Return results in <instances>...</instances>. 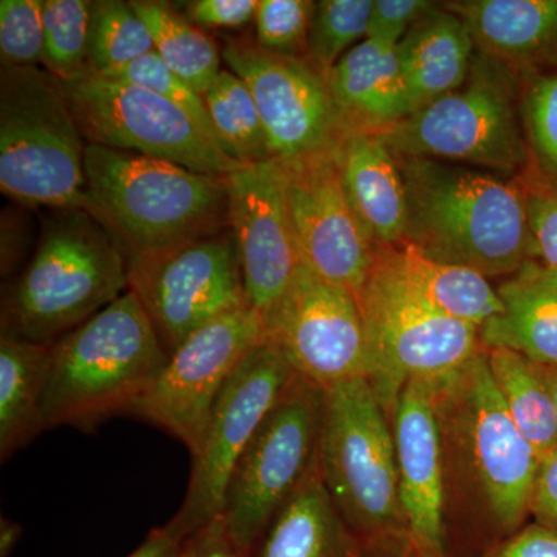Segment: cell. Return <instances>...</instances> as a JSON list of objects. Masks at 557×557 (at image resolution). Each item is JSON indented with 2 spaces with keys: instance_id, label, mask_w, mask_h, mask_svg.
Instances as JSON below:
<instances>
[{
  "instance_id": "cell-35",
  "label": "cell",
  "mask_w": 557,
  "mask_h": 557,
  "mask_svg": "<svg viewBox=\"0 0 557 557\" xmlns=\"http://www.w3.org/2000/svg\"><path fill=\"white\" fill-rule=\"evenodd\" d=\"M108 78L124 81V83L135 84L160 95L161 98L177 106L183 112L188 113L190 119L207 132L209 137L218 143L214 127L209 119L207 102L203 95L194 89L185 79L180 78L177 73L172 72L157 51L131 62L126 67L109 73ZM220 146V145H219Z\"/></svg>"
},
{
  "instance_id": "cell-28",
  "label": "cell",
  "mask_w": 557,
  "mask_h": 557,
  "mask_svg": "<svg viewBox=\"0 0 557 557\" xmlns=\"http://www.w3.org/2000/svg\"><path fill=\"white\" fill-rule=\"evenodd\" d=\"M485 350L494 383L523 437L539 457L556 448L555 399L542 369L507 348L485 347Z\"/></svg>"
},
{
  "instance_id": "cell-38",
  "label": "cell",
  "mask_w": 557,
  "mask_h": 557,
  "mask_svg": "<svg viewBox=\"0 0 557 557\" xmlns=\"http://www.w3.org/2000/svg\"><path fill=\"white\" fill-rule=\"evenodd\" d=\"M519 180L539 262L557 270V188L531 168Z\"/></svg>"
},
{
  "instance_id": "cell-31",
  "label": "cell",
  "mask_w": 557,
  "mask_h": 557,
  "mask_svg": "<svg viewBox=\"0 0 557 557\" xmlns=\"http://www.w3.org/2000/svg\"><path fill=\"white\" fill-rule=\"evenodd\" d=\"M148 25L131 2L94 0L89 30V69L109 75L131 62L153 53Z\"/></svg>"
},
{
  "instance_id": "cell-21",
  "label": "cell",
  "mask_w": 557,
  "mask_h": 557,
  "mask_svg": "<svg viewBox=\"0 0 557 557\" xmlns=\"http://www.w3.org/2000/svg\"><path fill=\"white\" fill-rule=\"evenodd\" d=\"M336 160L348 200L376 244H405L408 193L397 157L386 141L373 132H351Z\"/></svg>"
},
{
  "instance_id": "cell-25",
  "label": "cell",
  "mask_w": 557,
  "mask_h": 557,
  "mask_svg": "<svg viewBox=\"0 0 557 557\" xmlns=\"http://www.w3.org/2000/svg\"><path fill=\"white\" fill-rule=\"evenodd\" d=\"M358 542L322 482L317 463L274 516L256 557H351Z\"/></svg>"
},
{
  "instance_id": "cell-32",
  "label": "cell",
  "mask_w": 557,
  "mask_h": 557,
  "mask_svg": "<svg viewBox=\"0 0 557 557\" xmlns=\"http://www.w3.org/2000/svg\"><path fill=\"white\" fill-rule=\"evenodd\" d=\"M90 0H42V69L61 81L89 72Z\"/></svg>"
},
{
  "instance_id": "cell-43",
  "label": "cell",
  "mask_w": 557,
  "mask_h": 557,
  "mask_svg": "<svg viewBox=\"0 0 557 557\" xmlns=\"http://www.w3.org/2000/svg\"><path fill=\"white\" fill-rule=\"evenodd\" d=\"M482 557H557V533L533 523Z\"/></svg>"
},
{
  "instance_id": "cell-6",
  "label": "cell",
  "mask_w": 557,
  "mask_h": 557,
  "mask_svg": "<svg viewBox=\"0 0 557 557\" xmlns=\"http://www.w3.org/2000/svg\"><path fill=\"white\" fill-rule=\"evenodd\" d=\"M318 467L359 547L413 556L391 416L368 379L324 391Z\"/></svg>"
},
{
  "instance_id": "cell-16",
  "label": "cell",
  "mask_w": 557,
  "mask_h": 557,
  "mask_svg": "<svg viewBox=\"0 0 557 557\" xmlns=\"http://www.w3.org/2000/svg\"><path fill=\"white\" fill-rule=\"evenodd\" d=\"M265 325L293 370L322 391L368 379V336L357 296L302 263Z\"/></svg>"
},
{
  "instance_id": "cell-37",
  "label": "cell",
  "mask_w": 557,
  "mask_h": 557,
  "mask_svg": "<svg viewBox=\"0 0 557 557\" xmlns=\"http://www.w3.org/2000/svg\"><path fill=\"white\" fill-rule=\"evenodd\" d=\"M42 0L0 2V61L13 67L42 64Z\"/></svg>"
},
{
  "instance_id": "cell-19",
  "label": "cell",
  "mask_w": 557,
  "mask_h": 557,
  "mask_svg": "<svg viewBox=\"0 0 557 557\" xmlns=\"http://www.w3.org/2000/svg\"><path fill=\"white\" fill-rule=\"evenodd\" d=\"M399 498L416 557H448L446 467L432 384L410 381L392 410Z\"/></svg>"
},
{
  "instance_id": "cell-33",
  "label": "cell",
  "mask_w": 557,
  "mask_h": 557,
  "mask_svg": "<svg viewBox=\"0 0 557 557\" xmlns=\"http://www.w3.org/2000/svg\"><path fill=\"white\" fill-rule=\"evenodd\" d=\"M520 79V119L531 170L557 188V69Z\"/></svg>"
},
{
  "instance_id": "cell-40",
  "label": "cell",
  "mask_w": 557,
  "mask_h": 557,
  "mask_svg": "<svg viewBox=\"0 0 557 557\" xmlns=\"http://www.w3.org/2000/svg\"><path fill=\"white\" fill-rule=\"evenodd\" d=\"M183 5L186 17L203 30H236L255 21L259 0H194Z\"/></svg>"
},
{
  "instance_id": "cell-26",
  "label": "cell",
  "mask_w": 557,
  "mask_h": 557,
  "mask_svg": "<svg viewBox=\"0 0 557 557\" xmlns=\"http://www.w3.org/2000/svg\"><path fill=\"white\" fill-rule=\"evenodd\" d=\"M51 346L0 338V458L5 461L42 432Z\"/></svg>"
},
{
  "instance_id": "cell-36",
  "label": "cell",
  "mask_w": 557,
  "mask_h": 557,
  "mask_svg": "<svg viewBox=\"0 0 557 557\" xmlns=\"http://www.w3.org/2000/svg\"><path fill=\"white\" fill-rule=\"evenodd\" d=\"M314 10L313 0H259L256 42L271 53L306 58Z\"/></svg>"
},
{
  "instance_id": "cell-44",
  "label": "cell",
  "mask_w": 557,
  "mask_h": 557,
  "mask_svg": "<svg viewBox=\"0 0 557 557\" xmlns=\"http://www.w3.org/2000/svg\"><path fill=\"white\" fill-rule=\"evenodd\" d=\"M180 544L166 525L153 528L143 544L127 557H177Z\"/></svg>"
},
{
  "instance_id": "cell-41",
  "label": "cell",
  "mask_w": 557,
  "mask_h": 557,
  "mask_svg": "<svg viewBox=\"0 0 557 557\" xmlns=\"http://www.w3.org/2000/svg\"><path fill=\"white\" fill-rule=\"evenodd\" d=\"M177 557H256V552L242 544L219 515L183 539Z\"/></svg>"
},
{
  "instance_id": "cell-22",
  "label": "cell",
  "mask_w": 557,
  "mask_h": 557,
  "mask_svg": "<svg viewBox=\"0 0 557 557\" xmlns=\"http://www.w3.org/2000/svg\"><path fill=\"white\" fill-rule=\"evenodd\" d=\"M330 90L351 132H381L412 113L398 47L364 39L327 76Z\"/></svg>"
},
{
  "instance_id": "cell-47",
  "label": "cell",
  "mask_w": 557,
  "mask_h": 557,
  "mask_svg": "<svg viewBox=\"0 0 557 557\" xmlns=\"http://www.w3.org/2000/svg\"><path fill=\"white\" fill-rule=\"evenodd\" d=\"M351 557H403L397 555H391V553H384V552H375V549H369L364 547L357 548V552L354 553V556Z\"/></svg>"
},
{
  "instance_id": "cell-12",
  "label": "cell",
  "mask_w": 557,
  "mask_h": 557,
  "mask_svg": "<svg viewBox=\"0 0 557 557\" xmlns=\"http://www.w3.org/2000/svg\"><path fill=\"white\" fill-rule=\"evenodd\" d=\"M127 285L168 355L203 325L248 306L230 228L127 259Z\"/></svg>"
},
{
  "instance_id": "cell-7",
  "label": "cell",
  "mask_w": 557,
  "mask_h": 557,
  "mask_svg": "<svg viewBox=\"0 0 557 557\" xmlns=\"http://www.w3.org/2000/svg\"><path fill=\"white\" fill-rule=\"evenodd\" d=\"M87 143L64 83L46 69H0V189L27 207L84 209Z\"/></svg>"
},
{
  "instance_id": "cell-4",
  "label": "cell",
  "mask_w": 557,
  "mask_h": 557,
  "mask_svg": "<svg viewBox=\"0 0 557 557\" xmlns=\"http://www.w3.org/2000/svg\"><path fill=\"white\" fill-rule=\"evenodd\" d=\"M129 289L127 260L84 209H51L38 248L3 293L2 338L53 346Z\"/></svg>"
},
{
  "instance_id": "cell-34",
  "label": "cell",
  "mask_w": 557,
  "mask_h": 557,
  "mask_svg": "<svg viewBox=\"0 0 557 557\" xmlns=\"http://www.w3.org/2000/svg\"><path fill=\"white\" fill-rule=\"evenodd\" d=\"M373 0H319L311 20L306 58L329 76L355 46L368 38Z\"/></svg>"
},
{
  "instance_id": "cell-45",
  "label": "cell",
  "mask_w": 557,
  "mask_h": 557,
  "mask_svg": "<svg viewBox=\"0 0 557 557\" xmlns=\"http://www.w3.org/2000/svg\"><path fill=\"white\" fill-rule=\"evenodd\" d=\"M24 528L5 516L0 518V557H9L20 544Z\"/></svg>"
},
{
  "instance_id": "cell-17",
  "label": "cell",
  "mask_w": 557,
  "mask_h": 557,
  "mask_svg": "<svg viewBox=\"0 0 557 557\" xmlns=\"http://www.w3.org/2000/svg\"><path fill=\"white\" fill-rule=\"evenodd\" d=\"M336 153L276 163L300 263L358 298L380 245L348 200Z\"/></svg>"
},
{
  "instance_id": "cell-15",
  "label": "cell",
  "mask_w": 557,
  "mask_h": 557,
  "mask_svg": "<svg viewBox=\"0 0 557 557\" xmlns=\"http://www.w3.org/2000/svg\"><path fill=\"white\" fill-rule=\"evenodd\" d=\"M296 372L270 339L233 373L212 409L199 454L193 458L188 493L168 530L183 541L222 512L237 461Z\"/></svg>"
},
{
  "instance_id": "cell-46",
  "label": "cell",
  "mask_w": 557,
  "mask_h": 557,
  "mask_svg": "<svg viewBox=\"0 0 557 557\" xmlns=\"http://www.w3.org/2000/svg\"><path fill=\"white\" fill-rule=\"evenodd\" d=\"M544 373L545 381H547L549 392H552L553 399H555L556 412H557V369H545L541 368Z\"/></svg>"
},
{
  "instance_id": "cell-13",
  "label": "cell",
  "mask_w": 557,
  "mask_h": 557,
  "mask_svg": "<svg viewBox=\"0 0 557 557\" xmlns=\"http://www.w3.org/2000/svg\"><path fill=\"white\" fill-rule=\"evenodd\" d=\"M269 339L265 321L252 307L223 314L175 348L131 416L180 440L196 457L209 418L233 373Z\"/></svg>"
},
{
  "instance_id": "cell-9",
  "label": "cell",
  "mask_w": 557,
  "mask_h": 557,
  "mask_svg": "<svg viewBox=\"0 0 557 557\" xmlns=\"http://www.w3.org/2000/svg\"><path fill=\"white\" fill-rule=\"evenodd\" d=\"M358 300L368 336V380L388 416L410 381L443 379L482 348L479 330L435 309L383 245Z\"/></svg>"
},
{
  "instance_id": "cell-1",
  "label": "cell",
  "mask_w": 557,
  "mask_h": 557,
  "mask_svg": "<svg viewBox=\"0 0 557 557\" xmlns=\"http://www.w3.org/2000/svg\"><path fill=\"white\" fill-rule=\"evenodd\" d=\"M395 157L408 193V228L401 245L487 278L511 276L539 260L519 177L448 161Z\"/></svg>"
},
{
  "instance_id": "cell-3",
  "label": "cell",
  "mask_w": 557,
  "mask_h": 557,
  "mask_svg": "<svg viewBox=\"0 0 557 557\" xmlns=\"http://www.w3.org/2000/svg\"><path fill=\"white\" fill-rule=\"evenodd\" d=\"M429 383L446 475L456 472L458 483L478 502L497 545L502 544L527 519L539 454L509 416L485 347L456 372Z\"/></svg>"
},
{
  "instance_id": "cell-14",
  "label": "cell",
  "mask_w": 557,
  "mask_h": 557,
  "mask_svg": "<svg viewBox=\"0 0 557 557\" xmlns=\"http://www.w3.org/2000/svg\"><path fill=\"white\" fill-rule=\"evenodd\" d=\"M222 58L251 90L277 163L338 152L351 134L327 76L307 58L271 53L248 38L226 39Z\"/></svg>"
},
{
  "instance_id": "cell-8",
  "label": "cell",
  "mask_w": 557,
  "mask_h": 557,
  "mask_svg": "<svg viewBox=\"0 0 557 557\" xmlns=\"http://www.w3.org/2000/svg\"><path fill=\"white\" fill-rule=\"evenodd\" d=\"M520 79L475 51L458 89L381 132L395 156L421 157L519 177L531 168L522 119Z\"/></svg>"
},
{
  "instance_id": "cell-18",
  "label": "cell",
  "mask_w": 557,
  "mask_h": 557,
  "mask_svg": "<svg viewBox=\"0 0 557 557\" xmlns=\"http://www.w3.org/2000/svg\"><path fill=\"white\" fill-rule=\"evenodd\" d=\"M228 228L239 251L248 306L265 321L300 260L276 161L244 164L225 177Z\"/></svg>"
},
{
  "instance_id": "cell-42",
  "label": "cell",
  "mask_w": 557,
  "mask_h": 557,
  "mask_svg": "<svg viewBox=\"0 0 557 557\" xmlns=\"http://www.w3.org/2000/svg\"><path fill=\"white\" fill-rule=\"evenodd\" d=\"M528 515L533 516L537 525L557 533V446L539 457Z\"/></svg>"
},
{
  "instance_id": "cell-23",
  "label": "cell",
  "mask_w": 557,
  "mask_h": 557,
  "mask_svg": "<svg viewBox=\"0 0 557 557\" xmlns=\"http://www.w3.org/2000/svg\"><path fill=\"white\" fill-rule=\"evenodd\" d=\"M496 288L504 310L479 330L480 344L557 369V270L531 260Z\"/></svg>"
},
{
  "instance_id": "cell-29",
  "label": "cell",
  "mask_w": 557,
  "mask_h": 557,
  "mask_svg": "<svg viewBox=\"0 0 557 557\" xmlns=\"http://www.w3.org/2000/svg\"><path fill=\"white\" fill-rule=\"evenodd\" d=\"M131 5L148 25L156 51L164 64L199 94H207L223 70L222 51L215 40L172 3L131 0Z\"/></svg>"
},
{
  "instance_id": "cell-39",
  "label": "cell",
  "mask_w": 557,
  "mask_h": 557,
  "mask_svg": "<svg viewBox=\"0 0 557 557\" xmlns=\"http://www.w3.org/2000/svg\"><path fill=\"white\" fill-rule=\"evenodd\" d=\"M437 7L428 0H373L366 39L398 46L410 28Z\"/></svg>"
},
{
  "instance_id": "cell-5",
  "label": "cell",
  "mask_w": 557,
  "mask_h": 557,
  "mask_svg": "<svg viewBox=\"0 0 557 557\" xmlns=\"http://www.w3.org/2000/svg\"><path fill=\"white\" fill-rule=\"evenodd\" d=\"M152 322L127 289L51 346L42 429L87 431L131 416L168 361Z\"/></svg>"
},
{
  "instance_id": "cell-30",
  "label": "cell",
  "mask_w": 557,
  "mask_h": 557,
  "mask_svg": "<svg viewBox=\"0 0 557 557\" xmlns=\"http://www.w3.org/2000/svg\"><path fill=\"white\" fill-rule=\"evenodd\" d=\"M203 98L220 148L230 159L240 164L273 160L258 106L245 81L223 69Z\"/></svg>"
},
{
  "instance_id": "cell-11",
  "label": "cell",
  "mask_w": 557,
  "mask_h": 557,
  "mask_svg": "<svg viewBox=\"0 0 557 557\" xmlns=\"http://www.w3.org/2000/svg\"><path fill=\"white\" fill-rule=\"evenodd\" d=\"M64 86L87 145L168 160L215 177L244 166L188 113L153 91L91 70Z\"/></svg>"
},
{
  "instance_id": "cell-24",
  "label": "cell",
  "mask_w": 557,
  "mask_h": 557,
  "mask_svg": "<svg viewBox=\"0 0 557 557\" xmlns=\"http://www.w3.org/2000/svg\"><path fill=\"white\" fill-rule=\"evenodd\" d=\"M397 47L412 113L458 89L478 51L465 22L442 3L418 21Z\"/></svg>"
},
{
  "instance_id": "cell-10",
  "label": "cell",
  "mask_w": 557,
  "mask_h": 557,
  "mask_svg": "<svg viewBox=\"0 0 557 557\" xmlns=\"http://www.w3.org/2000/svg\"><path fill=\"white\" fill-rule=\"evenodd\" d=\"M324 391L296 373L231 474L222 518L255 549L317 463Z\"/></svg>"
},
{
  "instance_id": "cell-20",
  "label": "cell",
  "mask_w": 557,
  "mask_h": 557,
  "mask_svg": "<svg viewBox=\"0 0 557 557\" xmlns=\"http://www.w3.org/2000/svg\"><path fill=\"white\" fill-rule=\"evenodd\" d=\"M467 25L475 50L519 78L557 69V0L442 3Z\"/></svg>"
},
{
  "instance_id": "cell-2",
  "label": "cell",
  "mask_w": 557,
  "mask_h": 557,
  "mask_svg": "<svg viewBox=\"0 0 557 557\" xmlns=\"http://www.w3.org/2000/svg\"><path fill=\"white\" fill-rule=\"evenodd\" d=\"M84 211L126 260L228 230L225 177L168 160L87 145Z\"/></svg>"
},
{
  "instance_id": "cell-27",
  "label": "cell",
  "mask_w": 557,
  "mask_h": 557,
  "mask_svg": "<svg viewBox=\"0 0 557 557\" xmlns=\"http://www.w3.org/2000/svg\"><path fill=\"white\" fill-rule=\"evenodd\" d=\"M386 249L406 281L446 317L480 330L504 310L497 288L479 271L429 259L410 245Z\"/></svg>"
}]
</instances>
